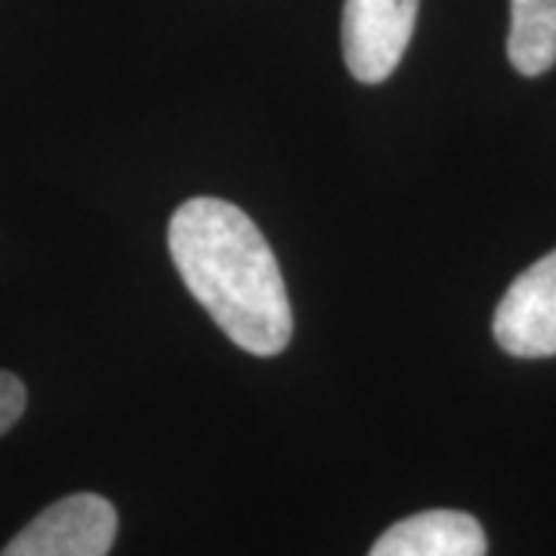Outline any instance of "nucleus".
Wrapping results in <instances>:
<instances>
[{"instance_id":"1","label":"nucleus","mask_w":556,"mask_h":556,"mask_svg":"<svg viewBox=\"0 0 556 556\" xmlns=\"http://www.w3.org/2000/svg\"><path fill=\"white\" fill-rule=\"evenodd\" d=\"M179 278L219 325L254 356H278L294 331L278 260L254 219L219 199L179 204L167 229Z\"/></svg>"},{"instance_id":"2","label":"nucleus","mask_w":556,"mask_h":556,"mask_svg":"<svg viewBox=\"0 0 556 556\" xmlns=\"http://www.w3.org/2000/svg\"><path fill=\"white\" fill-rule=\"evenodd\" d=\"M115 535V507L93 492H78L40 510L0 556H109Z\"/></svg>"},{"instance_id":"3","label":"nucleus","mask_w":556,"mask_h":556,"mask_svg":"<svg viewBox=\"0 0 556 556\" xmlns=\"http://www.w3.org/2000/svg\"><path fill=\"white\" fill-rule=\"evenodd\" d=\"M420 0H346L343 7V60L362 84L387 80L415 35Z\"/></svg>"},{"instance_id":"4","label":"nucleus","mask_w":556,"mask_h":556,"mask_svg":"<svg viewBox=\"0 0 556 556\" xmlns=\"http://www.w3.org/2000/svg\"><path fill=\"white\" fill-rule=\"evenodd\" d=\"M497 346L517 358L556 356V251L532 263L501 298L492 321Z\"/></svg>"},{"instance_id":"5","label":"nucleus","mask_w":556,"mask_h":556,"mask_svg":"<svg viewBox=\"0 0 556 556\" xmlns=\"http://www.w3.org/2000/svg\"><path fill=\"white\" fill-rule=\"evenodd\" d=\"M489 541L464 510H424L390 526L368 556H485Z\"/></svg>"},{"instance_id":"6","label":"nucleus","mask_w":556,"mask_h":556,"mask_svg":"<svg viewBox=\"0 0 556 556\" xmlns=\"http://www.w3.org/2000/svg\"><path fill=\"white\" fill-rule=\"evenodd\" d=\"M507 56L526 78H538L554 68L556 0H510Z\"/></svg>"},{"instance_id":"7","label":"nucleus","mask_w":556,"mask_h":556,"mask_svg":"<svg viewBox=\"0 0 556 556\" xmlns=\"http://www.w3.org/2000/svg\"><path fill=\"white\" fill-rule=\"evenodd\" d=\"M25 402H28L25 383L10 371H0V437L13 430V424L25 412Z\"/></svg>"}]
</instances>
